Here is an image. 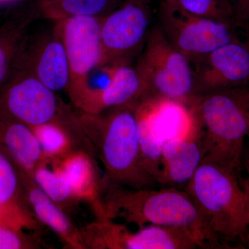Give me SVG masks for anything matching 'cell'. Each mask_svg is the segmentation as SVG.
I'll return each instance as SVG.
<instances>
[{
    "mask_svg": "<svg viewBox=\"0 0 249 249\" xmlns=\"http://www.w3.org/2000/svg\"><path fill=\"white\" fill-rule=\"evenodd\" d=\"M202 131L200 124L185 137L163 144L160 185L175 187L188 184L202 163Z\"/></svg>",
    "mask_w": 249,
    "mask_h": 249,
    "instance_id": "5bb4252c",
    "label": "cell"
},
{
    "mask_svg": "<svg viewBox=\"0 0 249 249\" xmlns=\"http://www.w3.org/2000/svg\"><path fill=\"white\" fill-rule=\"evenodd\" d=\"M116 0H42L39 10L55 22L73 17H101Z\"/></svg>",
    "mask_w": 249,
    "mask_h": 249,
    "instance_id": "44dd1931",
    "label": "cell"
},
{
    "mask_svg": "<svg viewBox=\"0 0 249 249\" xmlns=\"http://www.w3.org/2000/svg\"><path fill=\"white\" fill-rule=\"evenodd\" d=\"M246 244H247V247H248V248L249 249V236L247 237V239H246Z\"/></svg>",
    "mask_w": 249,
    "mask_h": 249,
    "instance_id": "f1b7e54d",
    "label": "cell"
},
{
    "mask_svg": "<svg viewBox=\"0 0 249 249\" xmlns=\"http://www.w3.org/2000/svg\"><path fill=\"white\" fill-rule=\"evenodd\" d=\"M150 0H127L101 17L103 67L125 61L124 57L145 43L152 21Z\"/></svg>",
    "mask_w": 249,
    "mask_h": 249,
    "instance_id": "30bf717a",
    "label": "cell"
},
{
    "mask_svg": "<svg viewBox=\"0 0 249 249\" xmlns=\"http://www.w3.org/2000/svg\"><path fill=\"white\" fill-rule=\"evenodd\" d=\"M31 176L39 188L67 214L79 206L81 202L72 191L58 159L45 157Z\"/></svg>",
    "mask_w": 249,
    "mask_h": 249,
    "instance_id": "d6986e66",
    "label": "cell"
},
{
    "mask_svg": "<svg viewBox=\"0 0 249 249\" xmlns=\"http://www.w3.org/2000/svg\"><path fill=\"white\" fill-rule=\"evenodd\" d=\"M196 96L249 83V40L237 38L191 61Z\"/></svg>",
    "mask_w": 249,
    "mask_h": 249,
    "instance_id": "8fae6325",
    "label": "cell"
},
{
    "mask_svg": "<svg viewBox=\"0 0 249 249\" xmlns=\"http://www.w3.org/2000/svg\"><path fill=\"white\" fill-rule=\"evenodd\" d=\"M195 106L202 131L203 161L220 165L240 178L249 136V87L196 96Z\"/></svg>",
    "mask_w": 249,
    "mask_h": 249,
    "instance_id": "3957f363",
    "label": "cell"
},
{
    "mask_svg": "<svg viewBox=\"0 0 249 249\" xmlns=\"http://www.w3.org/2000/svg\"><path fill=\"white\" fill-rule=\"evenodd\" d=\"M235 27L242 28L249 36V0H231Z\"/></svg>",
    "mask_w": 249,
    "mask_h": 249,
    "instance_id": "d4e9b609",
    "label": "cell"
},
{
    "mask_svg": "<svg viewBox=\"0 0 249 249\" xmlns=\"http://www.w3.org/2000/svg\"><path fill=\"white\" fill-rule=\"evenodd\" d=\"M95 157L93 152L78 148L57 158L77 199L91 205L93 211L99 206L103 184Z\"/></svg>",
    "mask_w": 249,
    "mask_h": 249,
    "instance_id": "e0dca14e",
    "label": "cell"
},
{
    "mask_svg": "<svg viewBox=\"0 0 249 249\" xmlns=\"http://www.w3.org/2000/svg\"><path fill=\"white\" fill-rule=\"evenodd\" d=\"M245 168H246V178L243 181H241L242 186L243 187L246 196V202H247V213H248L249 218V230L247 232V237L249 236V152L247 155V160L245 162ZM247 239V238H246Z\"/></svg>",
    "mask_w": 249,
    "mask_h": 249,
    "instance_id": "484cf974",
    "label": "cell"
},
{
    "mask_svg": "<svg viewBox=\"0 0 249 249\" xmlns=\"http://www.w3.org/2000/svg\"><path fill=\"white\" fill-rule=\"evenodd\" d=\"M192 14L235 25L231 0H168Z\"/></svg>",
    "mask_w": 249,
    "mask_h": 249,
    "instance_id": "603a6c76",
    "label": "cell"
},
{
    "mask_svg": "<svg viewBox=\"0 0 249 249\" xmlns=\"http://www.w3.org/2000/svg\"><path fill=\"white\" fill-rule=\"evenodd\" d=\"M159 19L165 37L190 62L238 38L233 26L192 14L168 0L160 5Z\"/></svg>",
    "mask_w": 249,
    "mask_h": 249,
    "instance_id": "ba28073f",
    "label": "cell"
},
{
    "mask_svg": "<svg viewBox=\"0 0 249 249\" xmlns=\"http://www.w3.org/2000/svg\"><path fill=\"white\" fill-rule=\"evenodd\" d=\"M67 111L54 91L21 67L0 90V114L31 128L59 120Z\"/></svg>",
    "mask_w": 249,
    "mask_h": 249,
    "instance_id": "9c48e42d",
    "label": "cell"
},
{
    "mask_svg": "<svg viewBox=\"0 0 249 249\" xmlns=\"http://www.w3.org/2000/svg\"><path fill=\"white\" fill-rule=\"evenodd\" d=\"M136 104L112 108L96 115H77L80 128L102 165L103 179L127 188L157 184L142 163Z\"/></svg>",
    "mask_w": 249,
    "mask_h": 249,
    "instance_id": "7a4b0ae2",
    "label": "cell"
},
{
    "mask_svg": "<svg viewBox=\"0 0 249 249\" xmlns=\"http://www.w3.org/2000/svg\"><path fill=\"white\" fill-rule=\"evenodd\" d=\"M241 179L227 168L203 161L186 185L219 248H229L232 242L246 243L249 218Z\"/></svg>",
    "mask_w": 249,
    "mask_h": 249,
    "instance_id": "277c9868",
    "label": "cell"
},
{
    "mask_svg": "<svg viewBox=\"0 0 249 249\" xmlns=\"http://www.w3.org/2000/svg\"><path fill=\"white\" fill-rule=\"evenodd\" d=\"M109 81L101 88H91L77 109L84 114L96 115L112 108L142 101L144 90L136 67L125 61L108 65Z\"/></svg>",
    "mask_w": 249,
    "mask_h": 249,
    "instance_id": "4fadbf2b",
    "label": "cell"
},
{
    "mask_svg": "<svg viewBox=\"0 0 249 249\" xmlns=\"http://www.w3.org/2000/svg\"><path fill=\"white\" fill-rule=\"evenodd\" d=\"M18 171L28 204L37 221L53 231L66 248L86 249L81 229L73 224L68 214L39 188L30 175Z\"/></svg>",
    "mask_w": 249,
    "mask_h": 249,
    "instance_id": "9a60e30c",
    "label": "cell"
},
{
    "mask_svg": "<svg viewBox=\"0 0 249 249\" xmlns=\"http://www.w3.org/2000/svg\"><path fill=\"white\" fill-rule=\"evenodd\" d=\"M96 219H123L139 229L147 225L184 228L200 238L207 248H219L189 193L175 187L160 190L127 188L103 179Z\"/></svg>",
    "mask_w": 249,
    "mask_h": 249,
    "instance_id": "6da1fadb",
    "label": "cell"
},
{
    "mask_svg": "<svg viewBox=\"0 0 249 249\" xmlns=\"http://www.w3.org/2000/svg\"><path fill=\"white\" fill-rule=\"evenodd\" d=\"M40 240L24 233V231L0 224V249H40Z\"/></svg>",
    "mask_w": 249,
    "mask_h": 249,
    "instance_id": "cb8c5ba5",
    "label": "cell"
},
{
    "mask_svg": "<svg viewBox=\"0 0 249 249\" xmlns=\"http://www.w3.org/2000/svg\"><path fill=\"white\" fill-rule=\"evenodd\" d=\"M17 67L32 73L54 91H67L70 83V68L67 53L58 28L44 35L34 44H27Z\"/></svg>",
    "mask_w": 249,
    "mask_h": 249,
    "instance_id": "7c38bea8",
    "label": "cell"
},
{
    "mask_svg": "<svg viewBox=\"0 0 249 249\" xmlns=\"http://www.w3.org/2000/svg\"><path fill=\"white\" fill-rule=\"evenodd\" d=\"M86 249H192L207 248L184 228L147 225L131 232L125 224L96 219L81 228Z\"/></svg>",
    "mask_w": 249,
    "mask_h": 249,
    "instance_id": "8992f818",
    "label": "cell"
},
{
    "mask_svg": "<svg viewBox=\"0 0 249 249\" xmlns=\"http://www.w3.org/2000/svg\"><path fill=\"white\" fill-rule=\"evenodd\" d=\"M55 24L61 36L70 68L67 93L77 108L91 89L89 75L95 69L103 67L101 17L70 18Z\"/></svg>",
    "mask_w": 249,
    "mask_h": 249,
    "instance_id": "52a82bcc",
    "label": "cell"
},
{
    "mask_svg": "<svg viewBox=\"0 0 249 249\" xmlns=\"http://www.w3.org/2000/svg\"><path fill=\"white\" fill-rule=\"evenodd\" d=\"M0 224H1V225L6 226V227L12 228V229H16V230H18L17 228L15 227L14 224H13V223L11 222V221H10L9 219H8V218L6 217V216H5L4 214H3L1 212H0Z\"/></svg>",
    "mask_w": 249,
    "mask_h": 249,
    "instance_id": "4316f807",
    "label": "cell"
},
{
    "mask_svg": "<svg viewBox=\"0 0 249 249\" xmlns=\"http://www.w3.org/2000/svg\"><path fill=\"white\" fill-rule=\"evenodd\" d=\"M32 18L17 19L0 28V90L15 73L27 46V31Z\"/></svg>",
    "mask_w": 249,
    "mask_h": 249,
    "instance_id": "ffe728a7",
    "label": "cell"
},
{
    "mask_svg": "<svg viewBox=\"0 0 249 249\" xmlns=\"http://www.w3.org/2000/svg\"><path fill=\"white\" fill-rule=\"evenodd\" d=\"M0 212L18 230L40 231L42 226L28 204L19 171L12 160L0 150Z\"/></svg>",
    "mask_w": 249,
    "mask_h": 249,
    "instance_id": "2e32d148",
    "label": "cell"
},
{
    "mask_svg": "<svg viewBox=\"0 0 249 249\" xmlns=\"http://www.w3.org/2000/svg\"><path fill=\"white\" fill-rule=\"evenodd\" d=\"M138 138L142 163L147 171L160 184L162 172V152L164 142L152 127L136 104Z\"/></svg>",
    "mask_w": 249,
    "mask_h": 249,
    "instance_id": "7402d4cb",
    "label": "cell"
},
{
    "mask_svg": "<svg viewBox=\"0 0 249 249\" xmlns=\"http://www.w3.org/2000/svg\"><path fill=\"white\" fill-rule=\"evenodd\" d=\"M136 68L143 87L142 100L190 102L196 96L189 59L170 43L159 25L150 29Z\"/></svg>",
    "mask_w": 249,
    "mask_h": 249,
    "instance_id": "5b68a950",
    "label": "cell"
},
{
    "mask_svg": "<svg viewBox=\"0 0 249 249\" xmlns=\"http://www.w3.org/2000/svg\"><path fill=\"white\" fill-rule=\"evenodd\" d=\"M18 1V0H0V4H4V3L11 2V1Z\"/></svg>",
    "mask_w": 249,
    "mask_h": 249,
    "instance_id": "83f0119b",
    "label": "cell"
},
{
    "mask_svg": "<svg viewBox=\"0 0 249 249\" xmlns=\"http://www.w3.org/2000/svg\"><path fill=\"white\" fill-rule=\"evenodd\" d=\"M0 150L12 160L18 169L30 175L45 158L32 129L1 114Z\"/></svg>",
    "mask_w": 249,
    "mask_h": 249,
    "instance_id": "ac0fdd59",
    "label": "cell"
}]
</instances>
